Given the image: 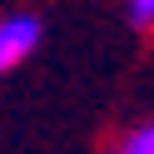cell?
Returning a JSON list of instances; mask_svg holds the SVG:
<instances>
[{
    "mask_svg": "<svg viewBox=\"0 0 154 154\" xmlns=\"http://www.w3.org/2000/svg\"><path fill=\"white\" fill-rule=\"evenodd\" d=\"M45 40V20L35 10H15V15H0V75L20 70Z\"/></svg>",
    "mask_w": 154,
    "mask_h": 154,
    "instance_id": "1",
    "label": "cell"
},
{
    "mask_svg": "<svg viewBox=\"0 0 154 154\" xmlns=\"http://www.w3.org/2000/svg\"><path fill=\"white\" fill-rule=\"evenodd\" d=\"M109 154H154V119L129 124V129H124L119 139L109 144Z\"/></svg>",
    "mask_w": 154,
    "mask_h": 154,
    "instance_id": "2",
    "label": "cell"
},
{
    "mask_svg": "<svg viewBox=\"0 0 154 154\" xmlns=\"http://www.w3.org/2000/svg\"><path fill=\"white\" fill-rule=\"evenodd\" d=\"M124 20H129V30L154 35V0H124Z\"/></svg>",
    "mask_w": 154,
    "mask_h": 154,
    "instance_id": "3",
    "label": "cell"
}]
</instances>
